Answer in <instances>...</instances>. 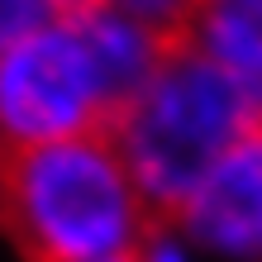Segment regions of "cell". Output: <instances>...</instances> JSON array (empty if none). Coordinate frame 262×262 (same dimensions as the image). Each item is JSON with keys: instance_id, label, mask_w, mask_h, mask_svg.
<instances>
[{"instance_id": "8992f818", "label": "cell", "mask_w": 262, "mask_h": 262, "mask_svg": "<svg viewBox=\"0 0 262 262\" xmlns=\"http://www.w3.org/2000/svg\"><path fill=\"white\" fill-rule=\"evenodd\" d=\"M57 10L53 0H0V53L14 48L19 38H29L34 29L53 24Z\"/></svg>"}, {"instance_id": "277c9868", "label": "cell", "mask_w": 262, "mask_h": 262, "mask_svg": "<svg viewBox=\"0 0 262 262\" xmlns=\"http://www.w3.org/2000/svg\"><path fill=\"white\" fill-rule=\"evenodd\" d=\"M186 43L262 91V0H195Z\"/></svg>"}, {"instance_id": "5b68a950", "label": "cell", "mask_w": 262, "mask_h": 262, "mask_svg": "<svg viewBox=\"0 0 262 262\" xmlns=\"http://www.w3.org/2000/svg\"><path fill=\"white\" fill-rule=\"evenodd\" d=\"M191 10L195 0H110V14L138 24L143 34H152L158 43H186V29H191Z\"/></svg>"}, {"instance_id": "6da1fadb", "label": "cell", "mask_w": 262, "mask_h": 262, "mask_svg": "<svg viewBox=\"0 0 262 262\" xmlns=\"http://www.w3.org/2000/svg\"><path fill=\"white\" fill-rule=\"evenodd\" d=\"M0 234L24 262H96L152 238L115 129L0 138Z\"/></svg>"}, {"instance_id": "7a4b0ae2", "label": "cell", "mask_w": 262, "mask_h": 262, "mask_svg": "<svg viewBox=\"0 0 262 262\" xmlns=\"http://www.w3.org/2000/svg\"><path fill=\"white\" fill-rule=\"evenodd\" d=\"M257 110L262 91L191 43H177L158 57L148 81L115 119V143L124 152L152 238H167L181 224L195 186Z\"/></svg>"}, {"instance_id": "ba28073f", "label": "cell", "mask_w": 262, "mask_h": 262, "mask_svg": "<svg viewBox=\"0 0 262 262\" xmlns=\"http://www.w3.org/2000/svg\"><path fill=\"white\" fill-rule=\"evenodd\" d=\"M148 262H181V257H177L172 248H167L162 238H152V243H148Z\"/></svg>"}, {"instance_id": "3957f363", "label": "cell", "mask_w": 262, "mask_h": 262, "mask_svg": "<svg viewBox=\"0 0 262 262\" xmlns=\"http://www.w3.org/2000/svg\"><path fill=\"white\" fill-rule=\"evenodd\" d=\"M177 229L214 253L262 262V110L205 172Z\"/></svg>"}, {"instance_id": "52a82bcc", "label": "cell", "mask_w": 262, "mask_h": 262, "mask_svg": "<svg viewBox=\"0 0 262 262\" xmlns=\"http://www.w3.org/2000/svg\"><path fill=\"white\" fill-rule=\"evenodd\" d=\"M148 243L152 238H138V243H129V248H115V253H105L96 262H148Z\"/></svg>"}]
</instances>
